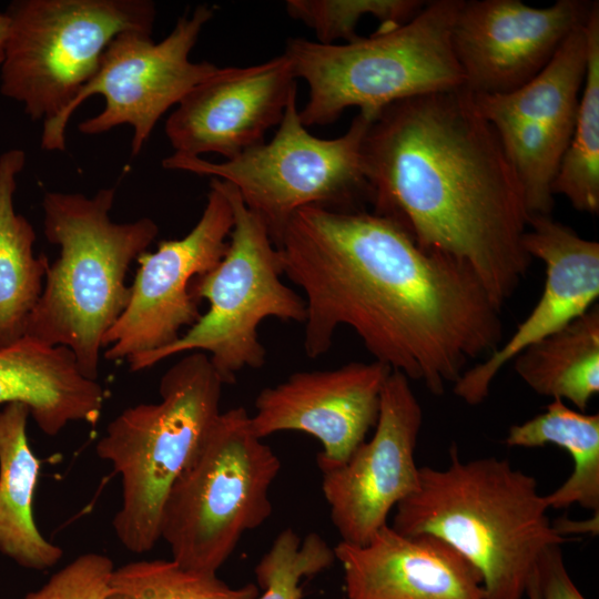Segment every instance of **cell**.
Returning <instances> with one entry per match:
<instances>
[{"label":"cell","mask_w":599,"mask_h":599,"mask_svg":"<svg viewBox=\"0 0 599 599\" xmlns=\"http://www.w3.org/2000/svg\"><path fill=\"white\" fill-rule=\"evenodd\" d=\"M531 573H532V572H531ZM526 597H527L528 599H537V598H536V591H535V586H534V581H532L531 575H530V578H529V581H528V585H527Z\"/></svg>","instance_id":"33"},{"label":"cell","mask_w":599,"mask_h":599,"mask_svg":"<svg viewBox=\"0 0 599 599\" xmlns=\"http://www.w3.org/2000/svg\"><path fill=\"white\" fill-rule=\"evenodd\" d=\"M531 578L537 599H586L566 569L560 545L540 552Z\"/></svg>","instance_id":"30"},{"label":"cell","mask_w":599,"mask_h":599,"mask_svg":"<svg viewBox=\"0 0 599 599\" xmlns=\"http://www.w3.org/2000/svg\"><path fill=\"white\" fill-rule=\"evenodd\" d=\"M347 599H486L479 571L430 535H404L388 524L363 546L339 541Z\"/></svg>","instance_id":"19"},{"label":"cell","mask_w":599,"mask_h":599,"mask_svg":"<svg viewBox=\"0 0 599 599\" xmlns=\"http://www.w3.org/2000/svg\"><path fill=\"white\" fill-rule=\"evenodd\" d=\"M114 197V187L93 196L44 194V235L60 247V256L47 271L26 331L43 343L71 349L83 375L93 380L102 339L130 300L129 267L159 233L150 217L113 222Z\"/></svg>","instance_id":"4"},{"label":"cell","mask_w":599,"mask_h":599,"mask_svg":"<svg viewBox=\"0 0 599 599\" xmlns=\"http://www.w3.org/2000/svg\"><path fill=\"white\" fill-rule=\"evenodd\" d=\"M275 247L283 274L305 295L311 358L327 353L347 325L375 361L441 395L501 343V308L473 270L420 247L389 219L302 207Z\"/></svg>","instance_id":"1"},{"label":"cell","mask_w":599,"mask_h":599,"mask_svg":"<svg viewBox=\"0 0 599 599\" xmlns=\"http://www.w3.org/2000/svg\"><path fill=\"white\" fill-rule=\"evenodd\" d=\"M448 454L445 468L419 467L392 527L456 549L479 571L486 599H524L540 552L569 539L555 530L534 476L507 459L464 460L455 443Z\"/></svg>","instance_id":"3"},{"label":"cell","mask_w":599,"mask_h":599,"mask_svg":"<svg viewBox=\"0 0 599 599\" xmlns=\"http://www.w3.org/2000/svg\"><path fill=\"white\" fill-rule=\"evenodd\" d=\"M280 468L244 407L221 412L163 506L160 535L172 559L216 575L242 536L271 516L268 494Z\"/></svg>","instance_id":"7"},{"label":"cell","mask_w":599,"mask_h":599,"mask_svg":"<svg viewBox=\"0 0 599 599\" xmlns=\"http://www.w3.org/2000/svg\"><path fill=\"white\" fill-rule=\"evenodd\" d=\"M410 380L392 370L375 432L339 465L321 467L322 490L341 541L363 546L418 486L415 449L423 422Z\"/></svg>","instance_id":"14"},{"label":"cell","mask_w":599,"mask_h":599,"mask_svg":"<svg viewBox=\"0 0 599 599\" xmlns=\"http://www.w3.org/2000/svg\"><path fill=\"white\" fill-rule=\"evenodd\" d=\"M214 11L202 4L181 17L160 42L151 33L126 30L119 33L102 54L98 71L83 87L60 121L42 130L41 148L65 150V131L74 111L90 97L104 98V109L82 121L79 131L94 135L118 125L133 129L131 154L138 155L160 118L220 67L192 62L190 53Z\"/></svg>","instance_id":"11"},{"label":"cell","mask_w":599,"mask_h":599,"mask_svg":"<svg viewBox=\"0 0 599 599\" xmlns=\"http://www.w3.org/2000/svg\"><path fill=\"white\" fill-rule=\"evenodd\" d=\"M593 1L558 0L535 8L520 0H461L451 47L465 88L474 94L511 92L538 75Z\"/></svg>","instance_id":"15"},{"label":"cell","mask_w":599,"mask_h":599,"mask_svg":"<svg viewBox=\"0 0 599 599\" xmlns=\"http://www.w3.org/2000/svg\"><path fill=\"white\" fill-rule=\"evenodd\" d=\"M517 375L537 394L586 412L599 392V307L531 344L514 359Z\"/></svg>","instance_id":"23"},{"label":"cell","mask_w":599,"mask_h":599,"mask_svg":"<svg viewBox=\"0 0 599 599\" xmlns=\"http://www.w3.org/2000/svg\"><path fill=\"white\" fill-rule=\"evenodd\" d=\"M114 593L126 599H253L258 588L253 583L231 587L217 575L181 566L175 560H139L114 569Z\"/></svg>","instance_id":"26"},{"label":"cell","mask_w":599,"mask_h":599,"mask_svg":"<svg viewBox=\"0 0 599 599\" xmlns=\"http://www.w3.org/2000/svg\"><path fill=\"white\" fill-rule=\"evenodd\" d=\"M373 213L476 274L501 308L526 276L529 214L497 133L465 87L394 102L362 144Z\"/></svg>","instance_id":"2"},{"label":"cell","mask_w":599,"mask_h":599,"mask_svg":"<svg viewBox=\"0 0 599 599\" xmlns=\"http://www.w3.org/2000/svg\"><path fill=\"white\" fill-rule=\"evenodd\" d=\"M232 204L234 224L229 247L220 263L195 276L190 293L209 302L185 334L173 344L150 354L131 357V370H142L185 352H203L222 378L232 384L244 368L265 364L266 349L258 325L267 317L304 323L306 305L281 280L283 266L267 227L242 201L236 189L222 181Z\"/></svg>","instance_id":"8"},{"label":"cell","mask_w":599,"mask_h":599,"mask_svg":"<svg viewBox=\"0 0 599 599\" xmlns=\"http://www.w3.org/2000/svg\"><path fill=\"white\" fill-rule=\"evenodd\" d=\"M588 58L576 124L552 184L580 212H599V2L587 20Z\"/></svg>","instance_id":"25"},{"label":"cell","mask_w":599,"mask_h":599,"mask_svg":"<svg viewBox=\"0 0 599 599\" xmlns=\"http://www.w3.org/2000/svg\"><path fill=\"white\" fill-rule=\"evenodd\" d=\"M461 0H433L408 22L348 43L286 41L284 54L308 87L298 111L307 126L336 121L351 106L374 119L389 104L465 85L451 47Z\"/></svg>","instance_id":"5"},{"label":"cell","mask_w":599,"mask_h":599,"mask_svg":"<svg viewBox=\"0 0 599 599\" xmlns=\"http://www.w3.org/2000/svg\"><path fill=\"white\" fill-rule=\"evenodd\" d=\"M295 94L296 75L284 53L255 65L220 68L180 101L165 134L176 154L230 160L263 143Z\"/></svg>","instance_id":"17"},{"label":"cell","mask_w":599,"mask_h":599,"mask_svg":"<svg viewBox=\"0 0 599 599\" xmlns=\"http://www.w3.org/2000/svg\"><path fill=\"white\" fill-rule=\"evenodd\" d=\"M297 94L288 102L273 139L220 163L173 153L163 167L207 175L233 185L244 204L265 224L275 244L302 207L359 211L368 200L362 144L373 119L363 113L334 139L311 134L302 123Z\"/></svg>","instance_id":"10"},{"label":"cell","mask_w":599,"mask_h":599,"mask_svg":"<svg viewBox=\"0 0 599 599\" xmlns=\"http://www.w3.org/2000/svg\"><path fill=\"white\" fill-rule=\"evenodd\" d=\"M392 369L377 361L338 368L297 372L263 388L251 425L260 438L285 430L317 438V466L346 461L375 427L383 387Z\"/></svg>","instance_id":"16"},{"label":"cell","mask_w":599,"mask_h":599,"mask_svg":"<svg viewBox=\"0 0 599 599\" xmlns=\"http://www.w3.org/2000/svg\"><path fill=\"white\" fill-rule=\"evenodd\" d=\"M109 599H126L124 596L122 595H119V593H112Z\"/></svg>","instance_id":"34"},{"label":"cell","mask_w":599,"mask_h":599,"mask_svg":"<svg viewBox=\"0 0 599 599\" xmlns=\"http://www.w3.org/2000/svg\"><path fill=\"white\" fill-rule=\"evenodd\" d=\"M335 560L334 548L318 534L309 532L301 539L286 528L255 566L263 592L253 599H302L303 580L328 569Z\"/></svg>","instance_id":"28"},{"label":"cell","mask_w":599,"mask_h":599,"mask_svg":"<svg viewBox=\"0 0 599 599\" xmlns=\"http://www.w3.org/2000/svg\"><path fill=\"white\" fill-rule=\"evenodd\" d=\"M9 19L6 12H0V65L4 58V50L8 37Z\"/></svg>","instance_id":"32"},{"label":"cell","mask_w":599,"mask_h":599,"mask_svg":"<svg viewBox=\"0 0 599 599\" xmlns=\"http://www.w3.org/2000/svg\"><path fill=\"white\" fill-rule=\"evenodd\" d=\"M24 165L26 153L19 148L0 154V348L26 335L50 266L44 255H34V229L14 210L17 179Z\"/></svg>","instance_id":"22"},{"label":"cell","mask_w":599,"mask_h":599,"mask_svg":"<svg viewBox=\"0 0 599 599\" xmlns=\"http://www.w3.org/2000/svg\"><path fill=\"white\" fill-rule=\"evenodd\" d=\"M234 224L224 184L211 179L206 205L182 238L162 241L158 250L138 258L129 303L102 339L106 359L158 352L181 337L201 317L190 293L191 281L215 267L226 253Z\"/></svg>","instance_id":"13"},{"label":"cell","mask_w":599,"mask_h":599,"mask_svg":"<svg viewBox=\"0 0 599 599\" xmlns=\"http://www.w3.org/2000/svg\"><path fill=\"white\" fill-rule=\"evenodd\" d=\"M114 569L108 556L83 554L22 599H109L113 593L111 578Z\"/></svg>","instance_id":"29"},{"label":"cell","mask_w":599,"mask_h":599,"mask_svg":"<svg viewBox=\"0 0 599 599\" xmlns=\"http://www.w3.org/2000/svg\"><path fill=\"white\" fill-rule=\"evenodd\" d=\"M223 385L209 355L190 352L162 376L159 403L124 409L99 439L98 456L121 477L113 528L129 551L148 552L161 539L169 491L221 414Z\"/></svg>","instance_id":"6"},{"label":"cell","mask_w":599,"mask_h":599,"mask_svg":"<svg viewBox=\"0 0 599 599\" xmlns=\"http://www.w3.org/2000/svg\"><path fill=\"white\" fill-rule=\"evenodd\" d=\"M103 402L102 386L83 375L68 347L24 335L0 348V405L24 404L45 435L74 422L95 425Z\"/></svg>","instance_id":"20"},{"label":"cell","mask_w":599,"mask_h":599,"mask_svg":"<svg viewBox=\"0 0 599 599\" xmlns=\"http://www.w3.org/2000/svg\"><path fill=\"white\" fill-rule=\"evenodd\" d=\"M425 4L420 0H288L285 9L314 31L316 42L335 44L357 40L356 28L366 16L380 21L377 31H388L408 22Z\"/></svg>","instance_id":"27"},{"label":"cell","mask_w":599,"mask_h":599,"mask_svg":"<svg viewBox=\"0 0 599 599\" xmlns=\"http://www.w3.org/2000/svg\"><path fill=\"white\" fill-rule=\"evenodd\" d=\"M522 244L531 258L545 264L544 290L512 335L454 383V394L471 406L488 397L494 379L507 363L585 314L599 297L598 242L581 237L550 215H535L528 220Z\"/></svg>","instance_id":"18"},{"label":"cell","mask_w":599,"mask_h":599,"mask_svg":"<svg viewBox=\"0 0 599 599\" xmlns=\"http://www.w3.org/2000/svg\"><path fill=\"white\" fill-rule=\"evenodd\" d=\"M587 20L522 87L502 94L473 93L498 135L529 217L550 215L554 209L552 184L572 136L586 75Z\"/></svg>","instance_id":"12"},{"label":"cell","mask_w":599,"mask_h":599,"mask_svg":"<svg viewBox=\"0 0 599 599\" xmlns=\"http://www.w3.org/2000/svg\"><path fill=\"white\" fill-rule=\"evenodd\" d=\"M29 415L21 403L0 410V551L24 568L43 570L54 566L63 550L43 537L33 517L40 460L27 437Z\"/></svg>","instance_id":"21"},{"label":"cell","mask_w":599,"mask_h":599,"mask_svg":"<svg viewBox=\"0 0 599 599\" xmlns=\"http://www.w3.org/2000/svg\"><path fill=\"white\" fill-rule=\"evenodd\" d=\"M505 444L510 447L556 445L572 459L570 476L552 493L544 495L548 509L578 505L599 512V415L551 399L546 410L512 425Z\"/></svg>","instance_id":"24"},{"label":"cell","mask_w":599,"mask_h":599,"mask_svg":"<svg viewBox=\"0 0 599 599\" xmlns=\"http://www.w3.org/2000/svg\"><path fill=\"white\" fill-rule=\"evenodd\" d=\"M552 526L557 534L567 539H569V535L573 534H589L595 536L599 531V512H593L586 520H572L566 517L558 518L552 521Z\"/></svg>","instance_id":"31"},{"label":"cell","mask_w":599,"mask_h":599,"mask_svg":"<svg viewBox=\"0 0 599 599\" xmlns=\"http://www.w3.org/2000/svg\"><path fill=\"white\" fill-rule=\"evenodd\" d=\"M6 14L0 91L48 130L95 74L113 38L151 33L156 11L148 0H18Z\"/></svg>","instance_id":"9"}]
</instances>
